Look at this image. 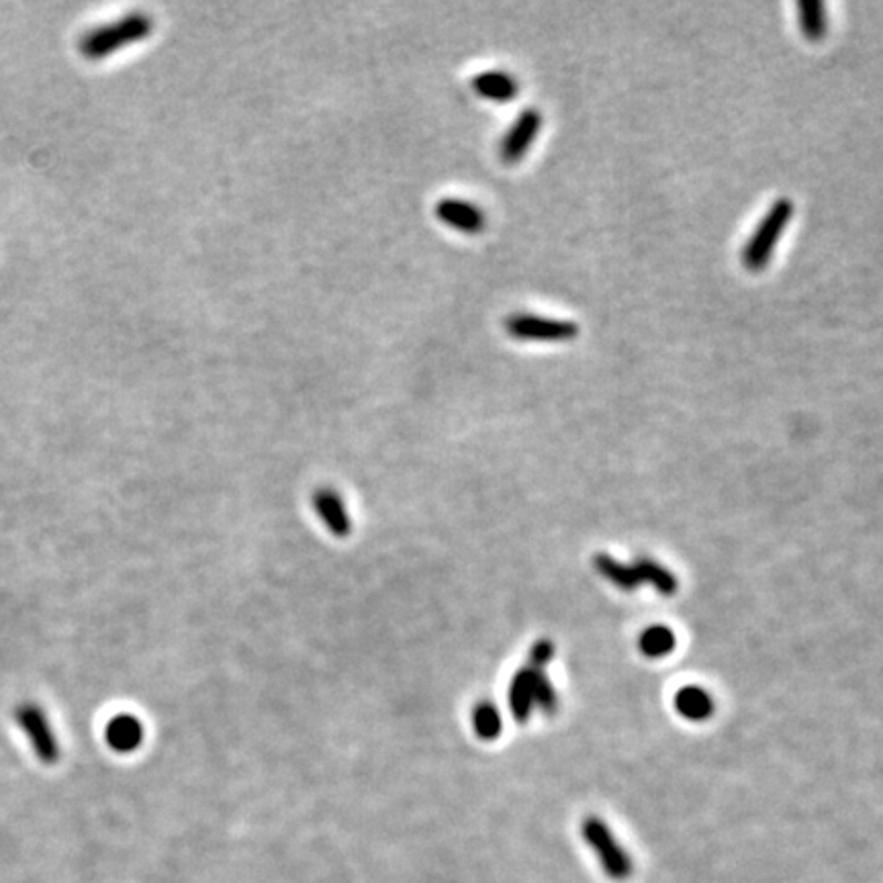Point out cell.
<instances>
[{
  "label": "cell",
  "mask_w": 883,
  "mask_h": 883,
  "mask_svg": "<svg viewBox=\"0 0 883 883\" xmlns=\"http://www.w3.org/2000/svg\"><path fill=\"white\" fill-rule=\"evenodd\" d=\"M151 29H154V21L148 14H125L124 19H119L115 23L90 29L87 36L80 39L78 50L87 60H102L125 46H131L141 39L150 38Z\"/></svg>",
  "instance_id": "cell-1"
},
{
  "label": "cell",
  "mask_w": 883,
  "mask_h": 883,
  "mask_svg": "<svg viewBox=\"0 0 883 883\" xmlns=\"http://www.w3.org/2000/svg\"><path fill=\"white\" fill-rule=\"evenodd\" d=\"M792 217H794L792 199L782 197L773 203L743 249V264L747 271L759 273L769 264L773 252L777 248V242L784 236L785 227L789 225Z\"/></svg>",
  "instance_id": "cell-2"
},
{
  "label": "cell",
  "mask_w": 883,
  "mask_h": 883,
  "mask_svg": "<svg viewBox=\"0 0 883 883\" xmlns=\"http://www.w3.org/2000/svg\"><path fill=\"white\" fill-rule=\"evenodd\" d=\"M581 834H583L585 843L591 846L593 853L598 855L601 870L606 871L608 877L616 882H624L632 875V871H635L632 859L616 841V836L606 822L598 816H589V818H585Z\"/></svg>",
  "instance_id": "cell-3"
},
{
  "label": "cell",
  "mask_w": 883,
  "mask_h": 883,
  "mask_svg": "<svg viewBox=\"0 0 883 883\" xmlns=\"http://www.w3.org/2000/svg\"><path fill=\"white\" fill-rule=\"evenodd\" d=\"M503 325L511 337L526 342H567L579 336V325L575 322L530 313H513Z\"/></svg>",
  "instance_id": "cell-4"
},
{
  "label": "cell",
  "mask_w": 883,
  "mask_h": 883,
  "mask_svg": "<svg viewBox=\"0 0 883 883\" xmlns=\"http://www.w3.org/2000/svg\"><path fill=\"white\" fill-rule=\"evenodd\" d=\"M542 124H544V119L538 109H526L520 112L518 119L508 129V134L501 139V148H499L501 160L506 164L520 163L530 150L536 136L540 134Z\"/></svg>",
  "instance_id": "cell-5"
},
{
  "label": "cell",
  "mask_w": 883,
  "mask_h": 883,
  "mask_svg": "<svg viewBox=\"0 0 883 883\" xmlns=\"http://www.w3.org/2000/svg\"><path fill=\"white\" fill-rule=\"evenodd\" d=\"M435 217L457 232L477 236L483 234L487 217L481 207L462 199H442L435 203Z\"/></svg>",
  "instance_id": "cell-6"
},
{
  "label": "cell",
  "mask_w": 883,
  "mask_h": 883,
  "mask_svg": "<svg viewBox=\"0 0 883 883\" xmlns=\"http://www.w3.org/2000/svg\"><path fill=\"white\" fill-rule=\"evenodd\" d=\"M313 510L322 520L325 528L337 536L346 538L352 532V518H350L346 501L332 487H322L313 493Z\"/></svg>",
  "instance_id": "cell-7"
},
{
  "label": "cell",
  "mask_w": 883,
  "mask_h": 883,
  "mask_svg": "<svg viewBox=\"0 0 883 883\" xmlns=\"http://www.w3.org/2000/svg\"><path fill=\"white\" fill-rule=\"evenodd\" d=\"M19 722H21L23 730H26L27 736H29V740L33 743V747L38 750L39 757L46 761V763L56 761V757H58V747H56V740H53V734H51V728L48 726L46 716H43L38 708L27 706V708L19 712Z\"/></svg>",
  "instance_id": "cell-8"
},
{
  "label": "cell",
  "mask_w": 883,
  "mask_h": 883,
  "mask_svg": "<svg viewBox=\"0 0 883 883\" xmlns=\"http://www.w3.org/2000/svg\"><path fill=\"white\" fill-rule=\"evenodd\" d=\"M471 87L479 97L496 102H510L520 92V82L516 76L503 70H489L474 76Z\"/></svg>",
  "instance_id": "cell-9"
},
{
  "label": "cell",
  "mask_w": 883,
  "mask_h": 883,
  "mask_svg": "<svg viewBox=\"0 0 883 883\" xmlns=\"http://www.w3.org/2000/svg\"><path fill=\"white\" fill-rule=\"evenodd\" d=\"M105 738L109 747L117 753H134L144 743V726L131 714H119L111 718L105 728Z\"/></svg>",
  "instance_id": "cell-10"
},
{
  "label": "cell",
  "mask_w": 883,
  "mask_h": 883,
  "mask_svg": "<svg viewBox=\"0 0 883 883\" xmlns=\"http://www.w3.org/2000/svg\"><path fill=\"white\" fill-rule=\"evenodd\" d=\"M508 704H510L511 716L516 722L526 724L530 720L534 712V691H532V671L526 665L511 679L510 691H508Z\"/></svg>",
  "instance_id": "cell-11"
},
{
  "label": "cell",
  "mask_w": 883,
  "mask_h": 883,
  "mask_svg": "<svg viewBox=\"0 0 883 883\" xmlns=\"http://www.w3.org/2000/svg\"><path fill=\"white\" fill-rule=\"evenodd\" d=\"M797 26L804 38L810 41H822L828 33V13L822 0H799L796 4Z\"/></svg>",
  "instance_id": "cell-12"
},
{
  "label": "cell",
  "mask_w": 883,
  "mask_h": 883,
  "mask_svg": "<svg viewBox=\"0 0 883 883\" xmlns=\"http://www.w3.org/2000/svg\"><path fill=\"white\" fill-rule=\"evenodd\" d=\"M675 708L677 712L691 722L708 720L714 714V699L706 689L697 685H687L675 696Z\"/></svg>",
  "instance_id": "cell-13"
},
{
  "label": "cell",
  "mask_w": 883,
  "mask_h": 883,
  "mask_svg": "<svg viewBox=\"0 0 883 883\" xmlns=\"http://www.w3.org/2000/svg\"><path fill=\"white\" fill-rule=\"evenodd\" d=\"M632 567H635L640 583L653 585L660 596H675L679 583H677V577L667 567H663L660 562L648 559V557H638Z\"/></svg>",
  "instance_id": "cell-14"
},
{
  "label": "cell",
  "mask_w": 883,
  "mask_h": 883,
  "mask_svg": "<svg viewBox=\"0 0 883 883\" xmlns=\"http://www.w3.org/2000/svg\"><path fill=\"white\" fill-rule=\"evenodd\" d=\"M593 567L598 569L601 577H606L610 583L616 585L622 591H635L640 587V579L636 575L632 565H624L620 560L614 559L606 552H599L593 559Z\"/></svg>",
  "instance_id": "cell-15"
},
{
  "label": "cell",
  "mask_w": 883,
  "mask_h": 883,
  "mask_svg": "<svg viewBox=\"0 0 883 883\" xmlns=\"http://www.w3.org/2000/svg\"><path fill=\"white\" fill-rule=\"evenodd\" d=\"M638 647L648 659H663L675 648V635L667 626H650L640 636Z\"/></svg>",
  "instance_id": "cell-16"
},
{
  "label": "cell",
  "mask_w": 883,
  "mask_h": 883,
  "mask_svg": "<svg viewBox=\"0 0 883 883\" xmlns=\"http://www.w3.org/2000/svg\"><path fill=\"white\" fill-rule=\"evenodd\" d=\"M471 722H473V730L479 738L483 740H496L501 734V714L499 709L493 706V702H481L473 708L471 714Z\"/></svg>",
  "instance_id": "cell-17"
},
{
  "label": "cell",
  "mask_w": 883,
  "mask_h": 883,
  "mask_svg": "<svg viewBox=\"0 0 883 883\" xmlns=\"http://www.w3.org/2000/svg\"><path fill=\"white\" fill-rule=\"evenodd\" d=\"M532 671V691H534V708L544 714H555L559 709V694L550 684L547 673L540 667L528 665Z\"/></svg>",
  "instance_id": "cell-18"
},
{
  "label": "cell",
  "mask_w": 883,
  "mask_h": 883,
  "mask_svg": "<svg viewBox=\"0 0 883 883\" xmlns=\"http://www.w3.org/2000/svg\"><path fill=\"white\" fill-rule=\"evenodd\" d=\"M555 657V645L547 640V638H542V640H538L532 650H530V660H528V665H532V667H540V669H544L548 663L552 660Z\"/></svg>",
  "instance_id": "cell-19"
}]
</instances>
